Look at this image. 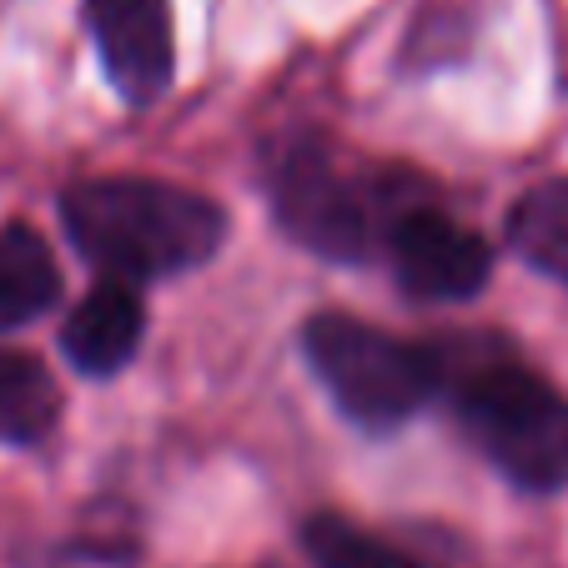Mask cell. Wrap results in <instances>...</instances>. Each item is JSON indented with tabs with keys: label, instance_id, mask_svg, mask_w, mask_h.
<instances>
[{
	"label": "cell",
	"instance_id": "cell-1",
	"mask_svg": "<svg viewBox=\"0 0 568 568\" xmlns=\"http://www.w3.org/2000/svg\"><path fill=\"white\" fill-rule=\"evenodd\" d=\"M61 222L75 252L116 282L202 267L226 236V212L212 196L156 176H91L65 186Z\"/></svg>",
	"mask_w": 568,
	"mask_h": 568
},
{
	"label": "cell",
	"instance_id": "cell-2",
	"mask_svg": "<svg viewBox=\"0 0 568 568\" xmlns=\"http://www.w3.org/2000/svg\"><path fill=\"white\" fill-rule=\"evenodd\" d=\"M267 192L277 222L302 247L337 262H363L387 247L397 222L418 212L428 196L413 172L367 166L322 136H287L267 156Z\"/></svg>",
	"mask_w": 568,
	"mask_h": 568
},
{
	"label": "cell",
	"instance_id": "cell-3",
	"mask_svg": "<svg viewBox=\"0 0 568 568\" xmlns=\"http://www.w3.org/2000/svg\"><path fill=\"white\" fill-rule=\"evenodd\" d=\"M453 408L478 453L528 494L568 483V397L524 363H478L453 383Z\"/></svg>",
	"mask_w": 568,
	"mask_h": 568
},
{
	"label": "cell",
	"instance_id": "cell-4",
	"mask_svg": "<svg viewBox=\"0 0 568 568\" xmlns=\"http://www.w3.org/2000/svg\"><path fill=\"white\" fill-rule=\"evenodd\" d=\"M302 343H307L312 373L327 383L337 408L373 433L408 423L443 383V357L433 347L403 343V337L383 333L373 322L343 317V312L312 317Z\"/></svg>",
	"mask_w": 568,
	"mask_h": 568
},
{
	"label": "cell",
	"instance_id": "cell-5",
	"mask_svg": "<svg viewBox=\"0 0 568 568\" xmlns=\"http://www.w3.org/2000/svg\"><path fill=\"white\" fill-rule=\"evenodd\" d=\"M387 257L397 267V282L413 297L428 302H463L473 292H483L488 272H494V252L473 226L453 222L448 212H438L433 202H423L418 212H408L397 222Z\"/></svg>",
	"mask_w": 568,
	"mask_h": 568
},
{
	"label": "cell",
	"instance_id": "cell-6",
	"mask_svg": "<svg viewBox=\"0 0 568 568\" xmlns=\"http://www.w3.org/2000/svg\"><path fill=\"white\" fill-rule=\"evenodd\" d=\"M87 21L111 87L131 106H151L172 87V0H87Z\"/></svg>",
	"mask_w": 568,
	"mask_h": 568
},
{
	"label": "cell",
	"instance_id": "cell-7",
	"mask_svg": "<svg viewBox=\"0 0 568 568\" xmlns=\"http://www.w3.org/2000/svg\"><path fill=\"white\" fill-rule=\"evenodd\" d=\"M141 333H146V312H141L136 287L106 277L75 302V312L61 327V347L75 373L111 377L131 363V353L141 347Z\"/></svg>",
	"mask_w": 568,
	"mask_h": 568
},
{
	"label": "cell",
	"instance_id": "cell-8",
	"mask_svg": "<svg viewBox=\"0 0 568 568\" xmlns=\"http://www.w3.org/2000/svg\"><path fill=\"white\" fill-rule=\"evenodd\" d=\"M55 292H61V272L41 232L21 222L0 226V333L36 322L55 302Z\"/></svg>",
	"mask_w": 568,
	"mask_h": 568
},
{
	"label": "cell",
	"instance_id": "cell-9",
	"mask_svg": "<svg viewBox=\"0 0 568 568\" xmlns=\"http://www.w3.org/2000/svg\"><path fill=\"white\" fill-rule=\"evenodd\" d=\"M508 242L524 262L568 287V176L518 196L508 212Z\"/></svg>",
	"mask_w": 568,
	"mask_h": 568
},
{
	"label": "cell",
	"instance_id": "cell-10",
	"mask_svg": "<svg viewBox=\"0 0 568 568\" xmlns=\"http://www.w3.org/2000/svg\"><path fill=\"white\" fill-rule=\"evenodd\" d=\"M61 393L26 353H0V443H36L55 428Z\"/></svg>",
	"mask_w": 568,
	"mask_h": 568
},
{
	"label": "cell",
	"instance_id": "cell-11",
	"mask_svg": "<svg viewBox=\"0 0 568 568\" xmlns=\"http://www.w3.org/2000/svg\"><path fill=\"white\" fill-rule=\"evenodd\" d=\"M302 544H307V554L317 568H433V564L403 554L397 544H387V538L367 534V528L347 524V518H337V514L307 518Z\"/></svg>",
	"mask_w": 568,
	"mask_h": 568
},
{
	"label": "cell",
	"instance_id": "cell-12",
	"mask_svg": "<svg viewBox=\"0 0 568 568\" xmlns=\"http://www.w3.org/2000/svg\"><path fill=\"white\" fill-rule=\"evenodd\" d=\"M262 568H287V564H262Z\"/></svg>",
	"mask_w": 568,
	"mask_h": 568
}]
</instances>
